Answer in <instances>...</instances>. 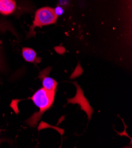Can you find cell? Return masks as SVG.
Returning <instances> with one entry per match:
<instances>
[{
	"label": "cell",
	"instance_id": "52a82bcc",
	"mask_svg": "<svg viewBox=\"0 0 132 148\" xmlns=\"http://www.w3.org/2000/svg\"><path fill=\"white\" fill-rule=\"evenodd\" d=\"M2 48L0 46V70H1L3 67V57H2Z\"/></svg>",
	"mask_w": 132,
	"mask_h": 148
},
{
	"label": "cell",
	"instance_id": "8992f818",
	"mask_svg": "<svg viewBox=\"0 0 132 148\" xmlns=\"http://www.w3.org/2000/svg\"><path fill=\"white\" fill-rule=\"evenodd\" d=\"M54 11H55V12L56 15L57 17L61 16V15L64 13V9L61 6H57L54 9Z\"/></svg>",
	"mask_w": 132,
	"mask_h": 148
},
{
	"label": "cell",
	"instance_id": "7a4b0ae2",
	"mask_svg": "<svg viewBox=\"0 0 132 148\" xmlns=\"http://www.w3.org/2000/svg\"><path fill=\"white\" fill-rule=\"evenodd\" d=\"M57 16L54 9L49 7H44L38 9L35 14L32 25L30 26L29 36L35 34L34 29L36 27H42L56 23Z\"/></svg>",
	"mask_w": 132,
	"mask_h": 148
},
{
	"label": "cell",
	"instance_id": "5b68a950",
	"mask_svg": "<svg viewBox=\"0 0 132 148\" xmlns=\"http://www.w3.org/2000/svg\"><path fill=\"white\" fill-rule=\"evenodd\" d=\"M22 55L24 60L30 63H33L37 58L36 52L32 49L24 47L22 49Z\"/></svg>",
	"mask_w": 132,
	"mask_h": 148
},
{
	"label": "cell",
	"instance_id": "6da1fadb",
	"mask_svg": "<svg viewBox=\"0 0 132 148\" xmlns=\"http://www.w3.org/2000/svg\"><path fill=\"white\" fill-rule=\"evenodd\" d=\"M55 93V92H48L43 87L33 95L31 99L40 110L28 119V123L29 125L32 126H35L43 113L52 106L54 101Z\"/></svg>",
	"mask_w": 132,
	"mask_h": 148
},
{
	"label": "cell",
	"instance_id": "277c9868",
	"mask_svg": "<svg viewBox=\"0 0 132 148\" xmlns=\"http://www.w3.org/2000/svg\"><path fill=\"white\" fill-rule=\"evenodd\" d=\"M40 77H42V84L43 88H45L46 90L50 92H55L57 87V82L49 77L43 75H40Z\"/></svg>",
	"mask_w": 132,
	"mask_h": 148
},
{
	"label": "cell",
	"instance_id": "3957f363",
	"mask_svg": "<svg viewBox=\"0 0 132 148\" xmlns=\"http://www.w3.org/2000/svg\"><path fill=\"white\" fill-rule=\"evenodd\" d=\"M16 8V0H0V14L3 16L13 14Z\"/></svg>",
	"mask_w": 132,
	"mask_h": 148
}]
</instances>
